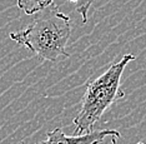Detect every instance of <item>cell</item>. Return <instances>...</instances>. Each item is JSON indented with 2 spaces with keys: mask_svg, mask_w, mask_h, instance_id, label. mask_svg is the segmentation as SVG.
Masks as SVG:
<instances>
[{
  "mask_svg": "<svg viewBox=\"0 0 146 144\" xmlns=\"http://www.w3.org/2000/svg\"><path fill=\"white\" fill-rule=\"evenodd\" d=\"M10 39L28 48L39 59L59 62L69 58L66 45L71 36V21L58 5L50 4L24 30L10 33Z\"/></svg>",
  "mask_w": 146,
  "mask_h": 144,
  "instance_id": "obj_1",
  "label": "cell"
},
{
  "mask_svg": "<svg viewBox=\"0 0 146 144\" xmlns=\"http://www.w3.org/2000/svg\"><path fill=\"white\" fill-rule=\"evenodd\" d=\"M134 59L135 55L125 54L120 62L112 64L100 76L88 83L81 99L80 110L74 118L75 134L92 132L95 124L106 110L125 96V93L120 88L121 76L126 65Z\"/></svg>",
  "mask_w": 146,
  "mask_h": 144,
  "instance_id": "obj_2",
  "label": "cell"
},
{
  "mask_svg": "<svg viewBox=\"0 0 146 144\" xmlns=\"http://www.w3.org/2000/svg\"><path fill=\"white\" fill-rule=\"evenodd\" d=\"M106 137H115L120 138L121 134L115 129H104V130H92L84 134H74L68 137L60 128H55L48 133L45 140L36 144H99Z\"/></svg>",
  "mask_w": 146,
  "mask_h": 144,
  "instance_id": "obj_3",
  "label": "cell"
},
{
  "mask_svg": "<svg viewBox=\"0 0 146 144\" xmlns=\"http://www.w3.org/2000/svg\"><path fill=\"white\" fill-rule=\"evenodd\" d=\"M52 4V0H16L18 8L26 15H33Z\"/></svg>",
  "mask_w": 146,
  "mask_h": 144,
  "instance_id": "obj_4",
  "label": "cell"
},
{
  "mask_svg": "<svg viewBox=\"0 0 146 144\" xmlns=\"http://www.w3.org/2000/svg\"><path fill=\"white\" fill-rule=\"evenodd\" d=\"M69 1L74 3L75 4V9L82 18V23L88 21V13L90 10L94 0H69Z\"/></svg>",
  "mask_w": 146,
  "mask_h": 144,
  "instance_id": "obj_5",
  "label": "cell"
},
{
  "mask_svg": "<svg viewBox=\"0 0 146 144\" xmlns=\"http://www.w3.org/2000/svg\"><path fill=\"white\" fill-rule=\"evenodd\" d=\"M116 139H117V138H115V137H112V144H116ZM136 144H144V143L139 142V143H136Z\"/></svg>",
  "mask_w": 146,
  "mask_h": 144,
  "instance_id": "obj_6",
  "label": "cell"
}]
</instances>
